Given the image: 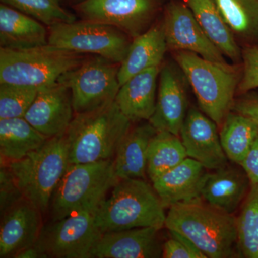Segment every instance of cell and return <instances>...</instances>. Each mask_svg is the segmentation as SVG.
I'll return each instance as SVG.
<instances>
[{"label":"cell","mask_w":258,"mask_h":258,"mask_svg":"<svg viewBox=\"0 0 258 258\" xmlns=\"http://www.w3.org/2000/svg\"><path fill=\"white\" fill-rule=\"evenodd\" d=\"M157 132L149 121L131 128L120 142L113 159L115 172L118 179L146 177L148 149Z\"/></svg>","instance_id":"23"},{"label":"cell","mask_w":258,"mask_h":258,"mask_svg":"<svg viewBox=\"0 0 258 258\" xmlns=\"http://www.w3.org/2000/svg\"><path fill=\"white\" fill-rule=\"evenodd\" d=\"M186 158L187 154L179 136L157 131L148 149L147 175L152 181L179 165Z\"/></svg>","instance_id":"28"},{"label":"cell","mask_w":258,"mask_h":258,"mask_svg":"<svg viewBox=\"0 0 258 258\" xmlns=\"http://www.w3.org/2000/svg\"><path fill=\"white\" fill-rule=\"evenodd\" d=\"M47 139L25 118L0 119V152L8 162L23 159Z\"/></svg>","instance_id":"25"},{"label":"cell","mask_w":258,"mask_h":258,"mask_svg":"<svg viewBox=\"0 0 258 258\" xmlns=\"http://www.w3.org/2000/svg\"><path fill=\"white\" fill-rule=\"evenodd\" d=\"M240 166L248 177L250 185L258 186V138L252 144Z\"/></svg>","instance_id":"36"},{"label":"cell","mask_w":258,"mask_h":258,"mask_svg":"<svg viewBox=\"0 0 258 258\" xmlns=\"http://www.w3.org/2000/svg\"><path fill=\"white\" fill-rule=\"evenodd\" d=\"M23 199H25L23 194L19 187L9 166H2L0 170L1 215Z\"/></svg>","instance_id":"34"},{"label":"cell","mask_w":258,"mask_h":258,"mask_svg":"<svg viewBox=\"0 0 258 258\" xmlns=\"http://www.w3.org/2000/svg\"><path fill=\"white\" fill-rule=\"evenodd\" d=\"M102 201L89 204L42 227L35 245L45 257L91 258L102 234L96 222L97 209Z\"/></svg>","instance_id":"9"},{"label":"cell","mask_w":258,"mask_h":258,"mask_svg":"<svg viewBox=\"0 0 258 258\" xmlns=\"http://www.w3.org/2000/svg\"><path fill=\"white\" fill-rule=\"evenodd\" d=\"M236 218L240 257L258 258V186L250 185Z\"/></svg>","instance_id":"29"},{"label":"cell","mask_w":258,"mask_h":258,"mask_svg":"<svg viewBox=\"0 0 258 258\" xmlns=\"http://www.w3.org/2000/svg\"><path fill=\"white\" fill-rule=\"evenodd\" d=\"M50 27L76 21V15L64 9L61 0H0Z\"/></svg>","instance_id":"30"},{"label":"cell","mask_w":258,"mask_h":258,"mask_svg":"<svg viewBox=\"0 0 258 258\" xmlns=\"http://www.w3.org/2000/svg\"><path fill=\"white\" fill-rule=\"evenodd\" d=\"M161 69V66H156L146 70L120 86L115 102L131 121H149L152 118L157 103Z\"/></svg>","instance_id":"20"},{"label":"cell","mask_w":258,"mask_h":258,"mask_svg":"<svg viewBox=\"0 0 258 258\" xmlns=\"http://www.w3.org/2000/svg\"><path fill=\"white\" fill-rule=\"evenodd\" d=\"M220 138L227 159L240 166L258 138V124L244 115L230 111L222 123Z\"/></svg>","instance_id":"26"},{"label":"cell","mask_w":258,"mask_h":258,"mask_svg":"<svg viewBox=\"0 0 258 258\" xmlns=\"http://www.w3.org/2000/svg\"><path fill=\"white\" fill-rule=\"evenodd\" d=\"M40 88L0 83V119L24 118Z\"/></svg>","instance_id":"31"},{"label":"cell","mask_w":258,"mask_h":258,"mask_svg":"<svg viewBox=\"0 0 258 258\" xmlns=\"http://www.w3.org/2000/svg\"><path fill=\"white\" fill-rule=\"evenodd\" d=\"M209 39L226 57L242 62V49L215 0H184Z\"/></svg>","instance_id":"24"},{"label":"cell","mask_w":258,"mask_h":258,"mask_svg":"<svg viewBox=\"0 0 258 258\" xmlns=\"http://www.w3.org/2000/svg\"><path fill=\"white\" fill-rule=\"evenodd\" d=\"M242 76L237 93L240 95L258 88V45L242 49Z\"/></svg>","instance_id":"32"},{"label":"cell","mask_w":258,"mask_h":258,"mask_svg":"<svg viewBox=\"0 0 258 258\" xmlns=\"http://www.w3.org/2000/svg\"><path fill=\"white\" fill-rule=\"evenodd\" d=\"M207 170L198 161L187 157L179 165L152 180L164 208L202 200L201 190Z\"/></svg>","instance_id":"17"},{"label":"cell","mask_w":258,"mask_h":258,"mask_svg":"<svg viewBox=\"0 0 258 258\" xmlns=\"http://www.w3.org/2000/svg\"><path fill=\"white\" fill-rule=\"evenodd\" d=\"M74 116L71 91L58 81L39 89L24 118L49 139L66 134Z\"/></svg>","instance_id":"13"},{"label":"cell","mask_w":258,"mask_h":258,"mask_svg":"<svg viewBox=\"0 0 258 258\" xmlns=\"http://www.w3.org/2000/svg\"><path fill=\"white\" fill-rule=\"evenodd\" d=\"M167 50L162 25H152L134 38L125 58L119 64L120 86L142 71L161 66Z\"/></svg>","instance_id":"22"},{"label":"cell","mask_w":258,"mask_h":258,"mask_svg":"<svg viewBox=\"0 0 258 258\" xmlns=\"http://www.w3.org/2000/svg\"><path fill=\"white\" fill-rule=\"evenodd\" d=\"M174 58L192 88L201 111L221 127L232 111L242 66L212 62L186 51H175Z\"/></svg>","instance_id":"4"},{"label":"cell","mask_w":258,"mask_h":258,"mask_svg":"<svg viewBox=\"0 0 258 258\" xmlns=\"http://www.w3.org/2000/svg\"><path fill=\"white\" fill-rule=\"evenodd\" d=\"M86 58L49 44L21 50L0 47V83L45 87L57 82Z\"/></svg>","instance_id":"6"},{"label":"cell","mask_w":258,"mask_h":258,"mask_svg":"<svg viewBox=\"0 0 258 258\" xmlns=\"http://www.w3.org/2000/svg\"><path fill=\"white\" fill-rule=\"evenodd\" d=\"M40 213L23 199L2 214L0 257H14L22 249L36 243L42 228Z\"/></svg>","instance_id":"16"},{"label":"cell","mask_w":258,"mask_h":258,"mask_svg":"<svg viewBox=\"0 0 258 258\" xmlns=\"http://www.w3.org/2000/svg\"><path fill=\"white\" fill-rule=\"evenodd\" d=\"M161 25L168 49L193 52L212 62L227 63L184 1L174 0L166 5Z\"/></svg>","instance_id":"12"},{"label":"cell","mask_w":258,"mask_h":258,"mask_svg":"<svg viewBox=\"0 0 258 258\" xmlns=\"http://www.w3.org/2000/svg\"><path fill=\"white\" fill-rule=\"evenodd\" d=\"M15 258H45V255L42 253L41 251L38 249L35 244L22 249L18 253L15 254Z\"/></svg>","instance_id":"37"},{"label":"cell","mask_w":258,"mask_h":258,"mask_svg":"<svg viewBox=\"0 0 258 258\" xmlns=\"http://www.w3.org/2000/svg\"><path fill=\"white\" fill-rule=\"evenodd\" d=\"M250 182L243 169L228 164L207 173L201 190V198L219 211L233 215L243 203Z\"/></svg>","instance_id":"19"},{"label":"cell","mask_w":258,"mask_h":258,"mask_svg":"<svg viewBox=\"0 0 258 258\" xmlns=\"http://www.w3.org/2000/svg\"><path fill=\"white\" fill-rule=\"evenodd\" d=\"M226 23L244 47L258 45V0H215Z\"/></svg>","instance_id":"27"},{"label":"cell","mask_w":258,"mask_h":258,"mask_svg":"<svg viewBox=\"0 0 258 258\" xmlns=\"http://www.w3.org/2000/svg\"><path fill=\"white\" fill-rule=\"evenodd\" d=\"M66 133L47 139L23 159L8 162L24 198L41 213L47 211L56 188L70 165Z\"/></svg>","instance_id":"5"},{"label":"cell","mask_w":258,"mask_h":258,"mask_svg":"<svg viewBox=\"0 0 258 258\" xmlns=\"http://www.w3.org/2000/svg\"><path fill=\"white\" fill-rule=\"evenodd\" d=\"M82 1H83V0H61V2H64V3H68V4L72 5L73 7L79 4V3H81Z\"/></svg>","instance_id":"38"},{"label":"cell","mask_w":258,"mask_h":258,"mask_svg":"<svg viewBox=\"0 0 258 258\" xmlns=\"http://www.w3.org/2000/svg\"><path fill=\"white\" fill-rule=\"evenodd\" d=\"M165 227L191 241L207 258L240 257L237 218L201 200L169 208Z\"/></svg>","instance_id":"1"},{"label":"cell","mask_w":258,"mask_h":258,"mask_svg":"<svg viewBox=\"0 0 258 258\" xmlns=\"http://www.w3.org/2000/svg\"><path fill=\"white\" fill-rule=\"evenodd\" d=\"M165 210L153 185L144 179H119L97 209L96 225L101 233L139 227L161 230L165 227Z\"/></svg>","instance_id":"2"},{"label":"cell","mask_w":258,"mask_h":258,"mask_svg":"<svg viewBox=\"0 0 258 258\" xmlns=\"http://www.w3.org/2000/svg\"><path fill=\"white\" fill-rule=\"evenodd\" d=\"M184 88L172 68L161 69L155 111L149 120L158 132L165 131L179 137L188 112Z\"/></svg>","instance_id":"18"},{"label":"cell","mask_w":258,"mask_h":258,"mask_svg":"<svg viewBox=\"0 0 258 258\" xmlns=\"http://www.w3.org/2000/svg\"><path fill=\"white\" fill-rule=\"evenodd\" d=\"M170 232L171 237L163 244L164 258H207L187 238L175 232Z\"/></svg>","instance_id":"33"},{"label":"cell","mask_w":258,"mask_h":258,"mask_svg":"<svg viewBox=\"0 0 258 258\" xmlns=\"http://www.w3.org/2000/svg\"><path fill=\"white\" fill-rule=\"evenodd\" d=\"M118 180L113 159L70 164L52 197V220H61L89 204L104 200Z\"/></svg>","instance_id":"7"},{"label":"cell","mask_w":258,"mask_h":258,"mask_svg":"<svg viewBox=\"0 0 258 258\" xmlns=\"http://www.w3.org/2000/svg\"><path fill=\"white\" fill-rule=\"evenodd\" d=\"M48 44V29L9 5L0 4V47L13 50Z\"/></svg>","instance_id":"21"},{"label":"cell","mask_w":258,"mask_h":258,"mask_svg":"<svg viewBox=\"0 0 258 258\" xmlns=\"http://www.w3.org/2000/svg\"><path fill=\"white\" fill-rule=\"evenodd\" d=\"M132 123L115 101L94 111L75 114L66 132L70 164L114 159Z\"/></svg>","instance_id":"3"},{"label":"cell","mask_w":258,"mask_h":258,"mask_svg":"<svg viewBox=\"0 0 258 258\" xmlns=\"http://www.w3.org/2000/svg\"><path fill=\"white\" fill-rule=\"evenodd\" d=\"M131 37L106 24L81 20L48 28V44L76 52L92 54L120 64L126 55Z\"/></svg>","instance_id":"8"},{"label":"cell","mask_w":258,"mask_h":258,"mask_svg":"<svg viewBox=\"0 0 258 258\" xmlns=\"http://www.w3.org/2000/svg\"><path fill=\"white\" fill-rule=\"evenodd\" d=\"M159 230L156 227H139L102 233L91 258L162 257Z\"/></svg>","instance_id":"15"},{"label":"cell","mask_w":258,"mask_h":258,"mask_svg":"<svg viewBox=\"0 0 258 258\" xmlns=\"http://www.w3.org/2000/svg\"><path fill=\"white\" fill-rule=\"evenodd\" d=\"M119 64L98 56L87 57L59 79L71 91L75 114L94 111L115 101L120 87Z\"/></svg>","instance_id":"10"},{"label":"cell","mask_w":258,"mask_h":258,"mask_svg":"<svg viewBox=\"0 0 258 258\" xmlns=\"http://www.w3.org/2000/svg\"><path fill=\"white\" fill-rule=\"evenodd\" d=\"M232 111L253 120L258 124V93L253 91L240 95L235 100Z\"/></svg>","instance_id":"35"},{"label":"cell","mask_w":258,"mask_h":258,"mask_svg":"<svg viewBox=\"0 0 258 258\" xmlns=\"http://www.w3.org/2000/svg\"><path fill=\"white\" fill-rule=\"evenodd\" d=\"M217 126L203 111L191 108L180 132L187 157L198 161L208 170L224 167L229 160L222 149Z\"/></svg>","instance_id":"14"},{"label":"cell","mask_w":258,"mask_h":258,"mask_svg":"<svg viewBox=\"0 0 258 258\" xmlns=\"http://www.w3.org/2000/svg\"><path fill=\"white\" fill-rule=\"evenodd\" d=\"M74 8L82 20L111 25L134 39L152 26L161 0H83Z\"/></svg>","instance_id":"11"}]
</instances>
